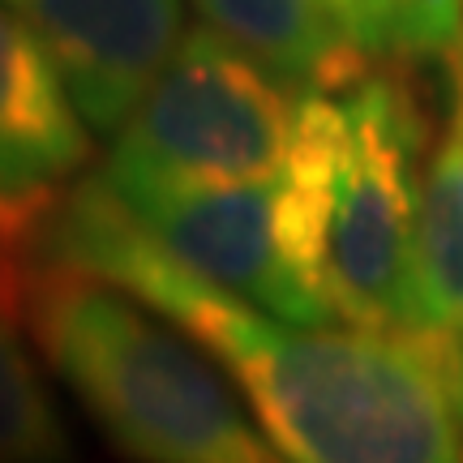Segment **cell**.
Listing matches in <instances>:
<instances>
[{
	"label": "cell",
	"instance_id": "1",
	"mask_svg": "<svg viewBox=\"0 0 463 463\" xmlns=\"http://www.w3.org/2000/svg\"><path fill=\"white\" fill-rule=\"evenodd\" d=\"M26 262L116 283L181 326L241 386L275 455L305 463L463 459L455 412L459 344L425 331L309 326L236 297L176 262L99 172L52 206ZM22 275V270H17Z\"/></svg>",
	"mask_w": 463,
	"mask_h": 463
},
{
	"label": "cell",
	"instance_id": "2",
	"mask_svg": "<svg viewBox=\"0 0 463 463\" xmlns=\"http://www.w3.org/2000/svg\"><path fill=\"white\" fill-rule=\"evenodd\" d=\"M430 112L395 73L300 95L275 176V249L322 326L416 331Z\"/></svg>",
	"mask_w": 463,
	"mask_h": 463
},
{
	"label": "cell",
	"instance_id": "3",
	"mask_svg": "<svg viewBox=\"0 0 463 463\" xmlns=\"http://www.w3.org/2000/svg\"><path fill=\"white\" fill-rule=\"evenodd\" d=\"M43 361L133 459L258 463L270 438L249 420L223 364L202 356L159 309L116 283L61 262H26L14 288Z\"/></svg>",
	"mask_w": 463,
	"mask_h": 463
},
{
	"label": "cell",
	"instance_id": "4",
	"mask_svg": "<svg viewBox=\"0 0 463 463\" xmlns=\"http://www.w3.org/2000/svg\"><path fill=\"white\" fill-rule=\"evenodd\" d=\"M297 90L223 34L189 31L116 129L99 176L120 198L146 189L275 181Z\"/></svg>",
	"mask_w": 463,
	"mask_h": 463
},
{
	"label": "cell",
	"instance_id": "5",
	"mask_svg": "<svg viewBox=\"0 0 463 463\" xmlns=\"http://www.w3.org/2000/svg\"><path fill=\"white\" fill-rule=\"evenodd\" d=\"M90 164V125L39 34L0 0V309L52 206ZM17 317V314H14Z\"/></svg>",
	"mask_w": 463,
	"mask_h": 463
},
{
	"label": "cell",
	"instance_id": "6",
	"mask_svg": "<svg viewBox=\"0 0 463 463\" xmlns=\"http://www.w3.org/2000/svg\"><path fill=\"white\" fill-rule=\"evenodd\" d=\"M95 133H116L184 39V0H5Z\"/></svg>",
	"mask_w": 463,
	"mask_h": 463
},
{
	"label": "cell",
	"instance_id": "7",
	"mask_svg": "<svg viewBox=\"0 0 463 463\" xmlns=\"http://www.w3.org/2000/svg\"><path fill=\"white\" fill-rule=\"evenodd\" d=\"M120 202L176 262L198 270L202 279L253 300L258 309L322 326L309 300L288 279L279 249H275V223H270L275 181L146 189V194H129Z\"/></svg>",
	"mask_w": 463,
	"mask_h": 463
},
{
	"label": "cell",
	"instance_id": "8",
	"mask_svg": "<svg viewBox=\"0 0 463 463\" xmlns=\"http://www.w3.org/2000/svg\"><path fill=\"white\" fill-rule=\"evenodd\" d=\"M215 34L249 52L292 90H339L369 73L331 0H194Z\"/></svg>",
	"mask_w": 463,
	"mask_h": 463
},
{
	"label": "cell",
	"instance_id": "9",
	"mask_svg": "<svg viewBox=\"0 0 463 463\" xmlns=\"http://www.w3.org/2000/svg\"><path fill=\"white\" fill-rule=\"evenodd\" d=\"M416 331L463 344V159L438 142L416 223Z\"/></svg>",
	"mask_w": 463,
	"mask_h": 463
},
{
	"label": "cell",
	"instance_id": "10",
	"mask_svg": "<svg viewBox=\"0 0 463 463\" xmlns=\"http://www.w3.org/2000/svg\"><path fill=\"white\" fill-rule=\"evenodd\" d=\"M69 433L56 399L17 339V317L0 309V463L65 459Z\"/></svg>",
	"mask_w": 463,
	"mask_h": 463
},
{
	"label": "cell",
	"instance_id": "11",
	"mask_svg": "<svg viewBox=\"0 0 463 463\" xmlns=\"http://www.w3.org/2000/svg\"><path fill=\"white\" fill-rule=\"evenodd\" d=\"M331 9L369 61H425L450 48L463 0H331Z\"/></svg>",
	"mask_w": 463,
	"mask_h": 463
},
{
	"label": "cell",
	"instance_id": "12",
	"mask_svg": "<svg viewBox=\"0 0 463 463\" xmlns=\"http://www.w3.org/2000/svg\"><path fill=\"white\" fill-rule=\"evenodd\" d=\"M447 56V69L463 73V9H459V26H455V39H450V48L442 52Z\"/></svg>",
	"mask_w": 463,
	"mask_h": 463
},
{
	"label": "cell",
	"instance_id": "13",
	"mask_svg": "<svg viewBox=\"0 0 463 463\" xmlns=\"http://www.w3.org/2000/svg\"><path fill=\"white\" fill-rule=\"evenodd\" d=\"M455 412H459V430H463V344H459V364H455Z\"/></svg>",
	"mask_w": 463,
	"mask_h": 463
}]
</instances>
